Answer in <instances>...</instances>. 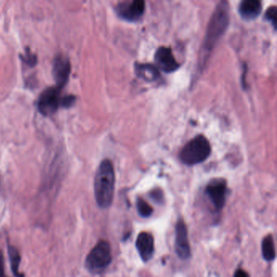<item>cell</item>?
Segmentation results:
<instances>
[{"label":"cell","mask_w":277,"mask_h":277,"mask_svg":"<svg viewBox=\"0 0 277 277\" xmlns=\"http://www.w3.org/2000/svg\"><path fill=\"white\" fill-rule=\"evenodd\" d=\"M61 89L56 87H50L42 93L39 97V112L43 116H50L56 112L59 106L61 104Z\"/></svg>","instance_id":"6"},{"label":"cell","mask_w":277,"mask_h":277,"mask_svg":"<svg viewBox=\"0 0 277 277\" xmlns=\"http://www.w3.org/2000/svg\"><path fill=\"white\" fill-rule=\"evenodd\" d=\"M70 72L71 64L69 59L62 55H59L55 59L53 65V77L59 89L63 88L66 85Z\"/></svg>","instance_id":"10"},{"label":"cell","mask_w":277,"mask_h":277,"mask_svg":"<svg viewBox=\"0 0 277 277\" xmlns=\"http://www.w3.org/2000/svg\"><path fill=\"white\" fill-rule=\"evenodd\" d=\"M76 101V98L73 95H69L64 98L61 101V106L64 108H69L74 104Z\"/></svg>","instance_id":"19"},{"label":"cell","mask_w":277,"mask_h":277,"mask_svg":"<svg viewBox=\"0 0 277 277\" xmlns=\"http://www.w3.org/2000/svg\"><path fill=\"white\" fill-rule=\"evenodd\" d=\"M228 22L229 14L228 4L226 2L219 3L211 16V21L209 22L208 27L206 30L203 43L205 56L207 53H210L217 42L219 41V39L223 35V33L225 32Z\"/></svg>","instance_id":"2"},{"label":"cell","mask_w":277,"mask_h":277,"mask_svg":"<svg viewBox=\"0 0 277 277\" xmlns=\"http://www.w3.org/2000/svg\"><path fill=\"white\" fill-rule=\"evenodd\" d=\"M233 277H249L248 275V273L246 271H244L242 269H237L234 273V276Z\"/></svg>","instance_id":"21"},{"label":"cell","mask_w":277,"mask_h":277,"mask_svg":"<svg viewBox=\"0 0 277 277\" xmlns=\"http://www.w3.org/2000/svg\"><path fill=\"white\" fill-rule=\"evenodd\" d=\"M155 64L162 71L172 73L176 71L180 67L172 54V50L167 47H160L157 50L155 55Z\"/></svg>","instance_id":"9"},{"label":"cell","mask_w":277,"mask_h":277,"mask_svg":"<svg viewBox=\"0 0 277 277\" xmlns=\"http://www.w3.org/2000/svg\"><path fill=\"white\" fill-rule=\"evenodd\" d=\"M145 9L144 1L131 0L119 3L116 7V13L121 19L128 22H136L142 18Z\"/></svg>","instance_id":"5"},{"label":"cell","mask_w":277,"mask_h":277,"mask_svg":"<svg viewBox=\"0 0 277 277\" xmlns=\"http://www.w3.org/2000/svg\"><path fill=\"white\" fill-rule=\"evenodd\" d=\"M8 250H9V260H10V264H11L13 275L15 277H25L24 274H22L19 271L20 263H21L22 258H21L18 249L13 245H8Z\"/></svg>","instance_id":"15"},{"label":"cell","mask_w":277,"mask_h":277,"mask_svg":"<svg viewBox=\"0 0 277 277\" xmlns=\"http://www.w3.org/2000/svg\"><path fill=\"white\" fill-rule=\"evenodd\" d=\"M0 277H5V258L2 250H0Z\"/></svg>","instance_id":"20"},{"label":"cell","mask_w":277,"mask_h":277,"mask_svg":"<svg viewBox=\"0 0 277 277\" xmlns=\"http://www.w3.org/2000/svg\"><path fill=\"white\" fill-rule=\"evenodd\" d=\"M262 257L267 262H271L275 258V242L272 235L269 234L262 239Z\"/></svg>","instance_id":"14"},{"label":"cell","mask_w":277,"mask_h":277,"mask_svg":"<svg viewBox=\"0 0 277 277\" xmlns=\"http://www.w3.org/2000/svg\"><path fill=\"white\" fill-rule=\"evenodd\" d=\"M112 248L109 243L101 240L88 253L85 266L90 272L99 274L103 272L112 262Z\"/></svg>","instance_id":"4"},{"label":"cell","mask_w":277,"mask_h":277,"mask_svg":"<svg viewBox=\"0 0 277 277\" xmlns=\"http://www.w3.org/2000/svg\"><path fill=\"white\" fill-rule=\"evenodd\" d=\"M262 11V5L258 0H243L239 5V13L245 20L258 18Z\"/></svg>","instance_id":"12"},{"label":"cell","mask_w":277,"mask_h":277,"mask_svg":"<svg viewBox=\"0 0 277 277\" xmlns=\"http://www.w3.org/2000/svg\"><path fill=\"white\" fill-rule=\"evenodd\" d=\"M276 13L277 8L275 6H271L269 8L266 12L265 18L267 21L271 22L273 27L275 29L276 27Z\"/></svg>","instance_id":"17"},{"label":"cell","mask_w":277,"mask_h":277,"mask_svg":"<svg viewBox=\"0 0 277 277\" xmlns=\"http://www.w3.org/2000/svg\"><path fill=\"white\" fill-rule=\"evenodd\" d=\"M211 153V144L207 138L203 135H198L184 146L179 158L185 165L193 166L204 162Z\"/></svg>","instance_id":"3"},{"label":"cell","mask_w":277,"mask_h":277,"mask_svg":"<svg viewBox=\"0 0 277 277\" xmlns=\"http://www.w3.org/2000/svg\"><path fill=\"white\" fill-rule=\"evenodd\" d=\"M136 248L138 249L140 257L144 262H147L151 259L155 250L154 237L149 232H141L137 237Z\"/></svg>","instance_id":"11"},{"label":"cell","mask_w":277,"mask_h":277,"mask_svg":"<svg viewBox=\"0 0 277 277\" xmlns=\"http://www.w3.org/2000/svg\"><path fill=\"white\" fill-rule=\"evenodd\" d=\"M137 209H138V214L144 218H147L152 215V207L142 198H139L137 200Z\"/></svg>","instance_id":"16"},{"label":"cell","mask_w":277,"mask_h":277,"mask_svg":"<svg viewBox=\"0 0 277 277\" xmlns=\"http://www.w3.org/2000/svg\"><path fill=\"white\" fill-rule=\"evenodd\" d=\"M114 167L109 159H104L99 164L95 174L94 191L97 205L102 209L111 206L114 198Z\"/></svg>","instance_id":"1"},{"label":"cell","mask_w":277,"mask_h":277,"mask_svg":"<svg viewBox=\"0 0 277 277\" xmlns=\"http://www.w3.org/2000/svg\"><path fill=\"white\" fill-rule=\"evenodd\" d=\"M136 73L140 78L147 82L155 81L159 77L158 69L150 64H139L136 65Z\"/></svg>","instance_id":"13"},{"label":"cell","mask_w":277,"mask_h":277,"mask_svg":"<svg viewBox=\"0 0 277 277\" xmlns=\"http://www.w3.org/2000/svg\"><path fill=\"white\" fill-rule=\"evenodd\" d=\"M227 185L223 179H215L206 188V194L212 203L215 211H220L225 204Z\"/></svg>","instance_id":"7"},{"label":"cell","mask_w":277,"mask_h":277,"mask_svg":"<svg viewBox=\"0 0 277 277\" xmlns=\"http://www.w3.org/2000/svg\"><path fill=\"white\" fill-rule=\"evenodd\" d=\"M21 57H22V60H23L27 65H30V66H35V64L37 63L36 56L32 54L29 50L28 52H26V56H22Z\"/></svg>","instance_id":"18"},{"label":"cell","mask_w":277,"mask_h":277,"mask_svg":"<svg viewBox=\"0 0 277 277\" xmlns=\"http://www.w3.org/2000/svg\"><path fill=\"white\" fill-rule=\"evenodd\" d=\"M175 249L179 258L181 259H188L191 255L190 245L188 238V231L186 225L182 219H179L176 225V240Z\"/></svg>","instance_id":"8"}]
</instances>
